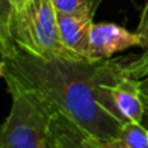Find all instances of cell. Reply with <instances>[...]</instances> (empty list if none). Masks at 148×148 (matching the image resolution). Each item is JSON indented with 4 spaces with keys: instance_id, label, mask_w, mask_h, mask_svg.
<instances>
[{
    "instance_id": "6",
    "label": "cell",
    "mask_w": 148,
    "mask_h": 148,
    "mask_svg": "<svg viewBox=\"0 0 148 148\" xmlns=\"http://www.w3.org/2000/svg\"><path fill=\"white\" fill-rule=\"evenodd\" d=\"M110 97L125 121L143 123L144 104L139 78L131 75L123 77L110 87Z\"/></svg>"
},
{
    "instance_id": "10",
    "label": "cell",
    "mask_w": 148,
    "mask_h": 148,
    "mask_svg": "<svg viewBox=\"0 0 148 148\" xmlns=\"http://www.w3.org/2000/svg\"><path fill=\"white\" fill-rule=\"evenodd\" d=\"M140 91H142V99H143V104H144L143 123L148 129V75L140 79Z\"/></svg>"
},
{
    "instance_id": "1",
    "label": "cell",
    "mask_w": 148,
    "mask_h": 148,
    "mask_svg": "<svg viewBox=\"0 0 148 148\" xmlns=\"http://www.w3.org/2000/svg\"><path fill=\"white\" fill-rule=\"evenodd\" d=\"M0 74L7 90L36 92L52 116L73 121L100 148H108L126 122L110 97V87L123 77H147L148 60L144 55L108 60L40 59L18 51L1 59Z\"/></svg>"
},
{
    "instance_id": "3",
    "label": "cell",
    "mask_w": 148,
    "mask_h": 148,
    "mask_svg": "<svg viewBox=\"0 0 148 148\" xmlns=\"http://www.w3.org/2000/svg\"><path fill=\"white\" fill-rule=\"evenodd\" d=\"M10 110L0 130V148H49L52 114L36 92L9 88Z\"/></svg>"
},
{
    "instance_id": "2",
    "label": "cell",
    "mask_w": 148,
    "mask_h": 148,
    "mask_svg": "<svg viewBox=\"0 0 148 148\" xmlns=\"http://www.w3.org/2000/svg\"><path fill=\"white\" fill-rule=\"evenodd\" d=\"M10 31L17 48L23 53L40 59H75L61 42L52 0H29L21 12L12 10Z\"/></svg>"
},
{
    "instance_id": "5",
    "label": "cell",
    "mask_w": 148,
    "mask_h": 148,
    "mask_svg": "<svg viewBox=\"0 0 148 148\" xmlns=\"http://www.w3.org/2000/svg\"><path fill=\"white\" fill-rule=\"evenodd\" d=\"M60 38L65 48L78 60H90V38L94 25V10L57 13Z\"/></svg>"
},
{
    "instance_id": "8",
    "label": "cell",
    "mask_w": 148,
    "mask_h": 148,
    "mask_svg": "<svg viewBox=\"0 0 148 148\" xmlns=\"http://www.w3.org/2000/svg\"><path fill=\"white\" fill-rule=\"evenodd\" d=\"M57 13H79L95 10V0H52Z\"/></svg>"
},
{
    "instance_id": "7",
    "label": "cell",
    "mask_w": 148,
    "mask_h": 148,
    "mask_svg": "<svg viewBox=\"0 0 148 148\" xmlns=\"http://www.w3.org/2000/svg\"><path fill=\"white\" fill-rule=\"evenodd\" d=\"M108 148H148V129L142 122L126 121Z\"/></svg>"
},
{
    "instance_id": "4",
    "label": "cell",
    "mask_w": 148,
    "mask_h": 148,
    "mask_svg": "<svg viewBox=\"0 0 148 148\" xmlns=\"http://www.w3.org/2000/svg\"><path fill=\"white\" fill-rule=\"evenodd\" d=\"M134 47L144 48V39L138 31H130L112 22H94L90 38V60L112 59Z\"/></svg>"
},
{
    "instance_id": "11",
    "label": "cell",
    "mask_w": 148,
    "mask_h": 148,
    "mask_svg": "<svg viewBox=\"0 0 148 148\" xmlns=\"http://www.w3.org/2000/svg\"><path fill=\"white\" fill-rule=\"evenodd\" d=\"M9 4L10 9L14 13H18L26 7V4L29 3V0H5Z\"/></svg>"
},
{
    "instance_id": "9",
    "label": "cell",
    "mask_w": 148,
    "mask_h": 148,
    "mask_svg": "<svg viewBox=\"0 0 148 148\" xmlns=\"http://www.w3.org/2000/svg\"><path fill=\"white\" fill-rule=\"evenodd\" d=\"M138 31L144 39V49L148 53V0L144 5L143 10L140 14V20H139V26H138Z\"/></svg>"
}]
</instances>
